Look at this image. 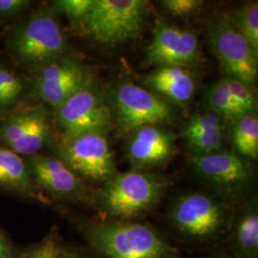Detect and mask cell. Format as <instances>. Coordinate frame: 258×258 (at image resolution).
I'll return each instance as SVG.
<instances>
[{"mask_svg":"<svg viewBox=\"0 0 258 258\" xmlns=\"http://www.w3.org/2000/svg\"><path fill=\"white\" fill-rule=\"evenodd\" d=\"M221 116L209 110L195 113L184 129V137L194 156H203L220 151L224 131Z\"/></svg>","mask_w":258,"mask_h":258,"instance_id":"cell-16","label":"cell"},{"mask_svg":"<svg viewBox=\"0 0 258 258\" xmlns=\"http://www.w3.org/2000/svg\"><path fill=\"white\" fill-rule=\"evenodd\" d=\"M4 44L15 63L34 73L63 57L69 44L52 9L39 10L11 28Z\"/></svg>","mask_w":258,"mask_h":258,"instance_id":"cell-2","label":"cell"},{"mask_svg":"<svg viewBox=\"0 0 258 258\" xmlns=\"http://www.w3.org/2000/svg\"><path fill=\"white\" fill-rule=\"evenodd\" d=\"M212 50L227 77L246 84L257 79V54L236 28L226 22L213 24L209 33Z\"/></svg>","mask_w":258,"mask_h":258,"instance_id":"cell-12","label":"cell"},{"mask_svg":"<svg viewBox=\"0 0 258 258\" xmlns=\"http://www.w3.org/2000/svg\"><path fill=\"white\" fill-rule=\"evenodd\" d=\"M118 118L125 128L156 125L170 120L172 108L155 94L132 83H123L115 94Z\"/></svg>","mask_w":258,"mask_h":258,"instance_id":"cell-13","label":"cell"},{"mask_svg":"<svg viewBox=\"0 0 258 258\" xmlns=\"http://www.w3.org/2000/svg\"><path fill=\"white\" fill-rule=\"evenodd\" d=\"M144 83L176 102L189 101L195 91L194 79L180 66H161L148 75Z\"/></svg>","mask_w":258,"mask_h":258,"instance_id":"cell-19","label":"cell"},{"mask_svg":"<svg viewBox=\"0 0 258 258\" xmlns=\"http://www.w3.org/2000/svg\"><path fill=\"white\" fill-rule=\"evenodd\" d=\"M224 80L227 83L232 100L239 106L240 109L245 115L253 114L256 109V100L254 94L249 89V85L230 77H226Z\"/></svg>","mask_w":258,"mask_h":258,"instance_id":"cell-25","label":"cell"},{"mask_svg":"<svg viewBox=\"0 0 258 258\" xmlns=\"http://www.w3.org/2000/svg\"><path fill=\"white\" fill-rule=\"evenodd\" d=\"M31 91L30 79L0 62V116L25 105Z\"/></svg>","mask_w":258,"mask_h":258,"instance_id":"cell-20","label":"cell"},{"mask_svg":"<svg viewBox=\"0 0 258 258\" xmlns=\"http://www.w3.org/2000/svg\"><path fill=\"white\" fill-rule=\"evenodd\" d=\"M234 147L240 155L256 160L258 157V120L253 114L235 120L232 132Z\"/></svg>","mask_w":258,"mask_h":258,"instance_id":"cell-21","label":"cell"},{"mask_svg":"<svg viewBox=\"0 0 258 258\" xmlns=\"http://www.w3.org/2000/svg\"><path fill=\"white\" fill-rule=\"evenodd\" d=\"M53 122L46 105L25 104L0 118V145L23 158L40 154L50 142Z\"/></svg>","mask_w":258,"mask_h":258,"instance_id":"cell-6","label":"cell"},{"mask_svg":"<svg viewBox=\"0 0 258 258\" xmlns=\"http://www.w3.org/2000/svg\"><path fill=\"white\" fill-rule=\"evenodd\" d=\"M209 258H232L229 252H217L212 254V256Z\"/></svg>","mask_w":258,"mask_h":258,"instance_id":"cell-31","label":"cell"},{"mask_svg":"<svg viewBox=\"0 0 258 258\" xmlns=\"http://www.w3.org/2000/svg\"><path fill=\"white\" fill-rule=\"evenodd\" d=\"M32 74L29 100L54 109L92 81L85 65L69 56L55 60Z\"/></svg>","mask_w":258,"mask_h":258,"instance_id":"cell-9","label":"cell"},{"mask_svg":"<svg viewBox=\"0 0 258 258\" xmlns=\"http://www.w3.org/2000/svg\"><path fill=\"white\" fill-rule=\"evenodd\" d=\"M93 0H57L54 1L52 10L63 14L73 23H81L92 6Z\"/></svg>","mask_w":258,"mask_h":258,"instance_id":"cell-26","label":"cell"},{"mask_svg":"<svg viewBox=\"0 0 258 258\" xmlns=\"http://www.w3.org/2000/svg\"><path fill=\"white\" fill-rule=\"evenodd\" d=\"M210 109L219 114L223 119L236 120L246 116L234 102L224 79L214 83L206 94Z\"/></svg>","mask_w":258,"mask_h":258,"instance_id":"cell-22","label":"cell"},{"mask_svg":"<svg viewBox=\"0 0 258 258\" xmlns=\"http://www.w3.org/2000/svg\"><path fill=\"white\" fill-rule=\"evenodd\" d=\"M166 182L142 169L116 173L94 194V203L114 220L132 218L150 211L163 196Z\"/></svg>","mask_w":258,"mask_h":258,"instance_id":"cell-3","label":"cell"},{"mask_svg":"<svg viewBox=\"0 0 258 258\" xmlns=\"http://www.w3.org/2000/svg\"><path fill=\"white\" fill-rule=\"evenodd\" d=\"M234 27L249 42L254 53L258 55L257 2L248 3L236 13Z\"/></svg>","mask_w":258,"mask_h":258,"instance_id":"cell-23","label":"cell"},{"mask_svg":"<svg viewBox=\"0 0 258 258\" xmlns=\"http://www.w3.org/2000/svg\"><path fill=\"white\" fill-rule=\"evenodd\" d=\"M25 159L34 184L48 202L53 199L61 203H94V194L85 181L57 157L37 154Z\"/></svg>","mask_w":258,"mask_h":258,"instance_id":"cell-10","label":"cell"},{"mask_svg":"<svg viewBox=\"0 0 258 258\" xmlns=\"http://www.w3.org/2000/svg\"><path fill=\"white\" fill-rule=\"evenodd\" d=\"M174 149V137L156 125L137 129L128 146V156L136 166H155L166 163Z\"/></svg>","mask_w":258,"mask_h":258,"instance_id":"cell-15","label":"cell"},{"mask_svg":"<svg viewBox=\"0 0 258 258\" xmlns=\"http://www.w3.org/2000/svg\"><path fill=\"white\" fill-rule=\"evenodd\" d=\"M0 118H2V117H1V116H0Z\"/></svg>","mask_w":258,"mask_h":258,"instance_id":"cell-33","label":"cell"},{"mask_svg":"<svg viewBox=\"0 0 258 258\" xmlns=\"http://www.w3.org/2000/svg\"><path fill=\"white\" fill-rule=\"evenodd\" d=\"M62 246L57 231L52 229L42 239L17 253L15 258H58Z\"/></svg>","mask_w":258,"mask_h":258,"instance_id":"cell-24","label":"cell"},{"mask_svg":"<svg viewBox=\"0 0 258 258\" xmlns=\"http://www.w3.org/2000/svg\"><path fill=\"white\" fill-rule=\"evenodd\" d=\"M198 57V40L194 33L161 22L153 32L147 48V58L162 66H180L194 62Z\"/></svg>","mask_w":258,"mask_h":258,"instance_id":"cell-14","label":"cell"},{"mask_svg":"<svg viewBox=\"0 0 258 258\" xmlns=\"http://www.w3.org/2000/svg\"><path fill=\"white\" fill-rule=\"evenodd\" d=\"M55 110L54 124L60 140L89 132H106L112 121L110 108L92 81Z\"/></svg>","mask_w":258,"mask_h":258,"instance_id":"cell-8","label":"cell"},{"mask_svg":"<svg viewBox=\"0 0 258 258\" xmlns=\"http://www.w3.org/2000/svg\"><path fill=\"white\" fill-rule=\"evenodd\" d=\"M16 253L17 251L13 242L0 229V258L9 257Z\"/></svg>","mask_w":258,"mask_h":258,"instance_id":"cell-29","label":"cell"},{"mask_svg":"<svg viewBox=\"0 0 258 258\" xmlns=\"http://www.w3.org/2000/svg\"><path fill=\"white\" fill-rule=\"evenodd\" d=\"M200 0H165L162 2L164 8L174 16H188L203 6Z\"/></svg>","mask_w":258,"mask_h":258,"instance_id":"cell-28","label":"cell"},{"mask_svg":"<svg viewBox=\"0 0 258 258\" xmlns=\"http://www.w3.org/2000/svg\"><path fill=\"white\" fill-rule=\"evenodd\" d=\"M168 221L182 239L210 244L228 235L231 214L227 205L212 195L190 192L180 196L168 212Z\"/></svg>","mask_w":258,"mask_h":258,"instance_id":"cell-4","label":"cell"},{"mask_svg":"<svg viewBox=\"0 0 258 258\" xmlns=\"http://www.w3.org/2000/svg\"><path fill=\"white\" fill-rule=\"evenodd\" d=\"M0 188L29 200L48 203L33 182L26 159L1 145Z\"/></svg>","mask_w":258,"mask_h":258,"instance_id":"cell-17","label":"cell"},{"mask_svg":"<svg viewBox=\"0 0 258 258\" xmlns=\"http://www.w3.org/2000/svg\"><path fill=\"white\" fill-rule=\"evenodd\" d=\"M58 258H93V256L83 249L76 247L62 246Z\"/></svg>","mask_w":258,"mask_h":258,"instance_id":"cell-30","label":"cell"},{"mask_svg":"<svg viewBox=\"0 0 258 258\" xmlns=\"http://www.w3.org/2000/svg\"><path fill=\"white\" fill-rule=\"evenodd\" d=\"M190 165L201 181L226 199H241L253 181V172L247 161L232 152L192 156Z\"/></svg>","mask_w":258,"mask_h":258,"instance_id":"cell-11","label":"cell"},{"mask_svg":"<svg viewBox=\"0 0 258 258\" xmlns=\"http://www.w3.org/2000/svg\"><path fill=\"white\" fill-rule=\"evenodd\" d=\"M79 230L99 258H184L162 231L146 223L83 222Z\"/></svg>","mask_w":258,"mask_h":258,"instance_id":"cell-1","label":"cell"},{"mask_svg":"<svg viewBox=\"0 0 258 258\" xmlns=\"http://www.w3.org/2000/svg\"><path fill=\"white\" fill-rule=\"evenodd\" d=\"M16 255H17V253H16V254H14V255H12V256H9V257H5V258H15V257H16Z\"/></svg>","mask_w":258,"mask_h":258,"instance_id":"cell-32","label":"cell"},{"mask_svg":"<svg viewBox=\"0 0 258 258\" xmlns=\"http://www.w3.org/2000/svg\"><path fill=\"white\" fill-rule=\"evenodd\" d=\"M56 157L84 181L104 184L117 173L105 132L59 140Z\"/></svg>","mask_w":258,"mask_h":258,"instance_id":"cell-5","label":"cell"},{"mask_svg":"<svg viewBox=\"0 0 258 258\" xmlns=\"http://www.w3.org/2000/svg\"><path fill=\"white\" fill-rule=\"evenodd\" d=\"M146 6L143 0H93L82 25L101 43L124 41L140 32Z\"/></svg>","mask_w":258,"mask_h":258,"instance_id":"cell-7","label":"cell"},{"mask_svg":"<svg viewBox=\"0 0 258 258\" xmlns=\"http://www.w3.org/2000/svg\"><path fill=\"white\" fill-rule=\"evenodd\" d=\"M230 253L232 258H258V211L250 201L231 222Z\"/></svg>","mask_w":258,"mask_h":258,"instance_id":"cell-18","label":"cell"},{"mask_svg":"<svg viewBox=\"0 0 258 258\" xmlns=\"http://www.w3.org/2000/svg\"><path fill=\"white\" fill-rule=\"evenodd\" d=\"M33 5L29 0H0V22L19 19Z\"/></svg>","mask_w":258,"mask_h":258,"instance_id":"cell-27","label":"cell"}]
</instances>
